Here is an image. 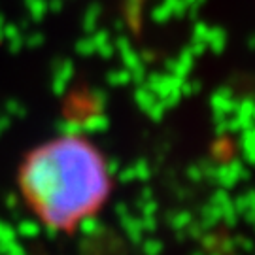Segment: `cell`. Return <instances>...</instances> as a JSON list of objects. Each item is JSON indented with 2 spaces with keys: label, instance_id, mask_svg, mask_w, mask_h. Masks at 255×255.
<instances>
[{
  "label": "cell",
  "instance_id": "cell-1",
  "mask_svg": "<svg viewBox=\"0 0 255 255\" xmlns=\"http://www.w3.org/2000/svg\"><path fill=\"white\" fill-rule=\"evenodd\" d=\"M17 187L44 227L72 233L108 202L114 182L106 157L83 134H59L25 153Z\"/></svg>",
  "mask_w": 255,
  "mask_h": 255
}]
</instances>
